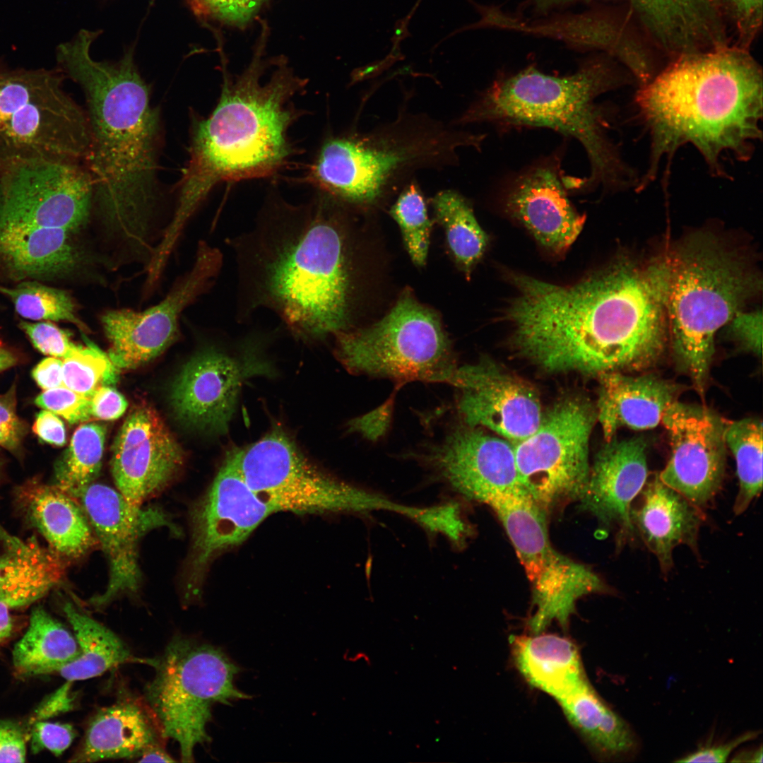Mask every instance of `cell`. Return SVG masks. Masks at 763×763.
<instances>
[{
	"mask_svg": "<svg viewBox=\"0 0 763 763\" xmlns=\"http://www.w3.org/2000/svg\"><path fill=\"white\" fill-rule=\"evenodd\" d=\"M430 203L437 220L444 229L454 259L466 276H470L488 244V237L478 223L471 203L453 189L437 192Z\"/></svg>",
	"mask_w": 763,
	"mask_h": 763,
	"instance_id": "8d00e7d4",
	"label": "cell"
},
{
	"mask_svg": "<svg viewBox=\"0 0 763 763\" xmlns=\"http://www.w3.org/2000/svg\"><path fill=\"white\" fill-rule=\"evenodd\" d=\"M14 495L24 519L64 560H78L98 543L80 502L54 485L32 478Z\"/></svg>",
	"mask_w": 763,
	"mask_h": 763,
	"instance_id": "f1b7e54d",
	"label": "cell"
},
{
	"mask_svg": "<svg viewBox=\"0 0 763 763\" xmlns=\"http://www.w3.org/2000/svg\"><path fill=\"white\" fill-rule=\"evenodd\" d=\"M502 522L531 585L533 634L552 622L567 628L581 597L610 592L589 567L558 552L551 545L547 514L526 489L500 494L487 504Z\"/></svg>",
	"mask_w": 763,
	"mask_h": 763,
	"instance_id": "4fadbf2b",
	"label": "cell"
},
{
	"mask_svg": "<svg viewBox=\"0 0 763 763\" xmlns=\"http://www.w3.org/2000/svg\"><path fill=\"white\" fill-rule=\"evenodd\" d=\"M63 229L0 225V267L17 280L69 277L93 259Z\"/></svg>",
	"mask_w": 763,
	"mask_h": 763,
	"instance_id": "4316f807",
	"label": "cell"
},
{
	"mask_svg": "<svg viewBox=\"0 0 763 763\" xmlns=\"http://www.w3.org/2000/svg\"><path fill=\"white\" fill-rule=\"evenodd\" d=\"M730 333L746 350L762 355V313L738 311L729 321Z\"/></svg>",
	"mask_w": 763,
	"mask_h": 763,
	"instance_id": "681fc988",
	"label": "cell"
},
{
	"mask_svg": "<svg viewBox=\"0 0 763 763\" xmlns=\"http://www.w3.org/2000/svg\"><path fill=\"white\" fill-rule=\"evenodd\" d=\"M596 418L588 403L567 398L543 414L531 434L511 442L522 483L547 515L581 497L589 476L588 444Z\"/></svg>",
	"mask_w": 763,
	"mask_h": 763,
	"instance_id": "5bb4252c",
	"label": "cell"
},
{
	"mask_svg": "<svg viewBox=\"0 0 763 763\" xmlns=\"http://www.w3.org/2000/svg\"><path fill=\"white\" fill-rule=\"evenodd\" d=\"M261 42L249 66L224 80L218 104L203 119H194L189 158L179 181L171 222L161 239L175 247L190 218L217 184L267 177L283 168L293 153L290 125L299 115L292 98L306 81L281 61L264 81Z\"/></svg>",
	"mask_w": 763,
	"mask_h": 763,
	"instance_id": "5b68a950",
	"label": "cell"
},
{
	"mask_svg": "<svg viewBox=\"0 0 763 763\" xmlns=\"http://www.w3.org/2000/svg\"><path fill=\"white\" fill-rule=\"evenodd\" d=\"M165 738L148 704L124 698L100 709L93 716L69 762L139 757L150 747L163 746Z\"/></svg>",
	"mask_w": 763,
	"mask_h": 763,
	"instance_id": "f546056e",
	"label": "cell"
},
{
	"mask_svg": "<svg viewBox=\"0 0 763 763\" xmlns=\"http://www.w3.org/2000/svg\"><path fill=\"white\" fill-rule=\"evenodd\" d=\"M62 73L13 69L0 61V164L85 159L90 146L87 115L64 90Z\"/></svg>",
	"mask_w": 763,
	"mask_h": 763,
	"instance_id": "30bf717a",
	"label": "cell"
},
{
	"mask_svg": "<svg viewBox=\"0 0 763 763\" xmlns=\"http://www.w3.org/2000/svg\"><path fill=\"white\" fill-rule=\"evenodd\" d=\"M244 374L243 367L227 353L211 348L201 350L186 364L173 385L175 414L191 427L225 433Z\"/></svg>",
	"mask_w": 763,
	"mask_h": 763,
	"instance_id": "d4e9b609",
	"label": "cell"
},
{
	"mask_svg": "<svg viewBox=\"0 0 763 763\" xmlns=\"http://www.w3.org/2000/svg\"><path fill=\"white\" fill-rule=\"evenodd\" d=\"M61 610L77 641L79 654L57 673L74 682L97 677L119 665L141 661L112 630L87 615L79 606L64 601Z\"/></svg>",
	"mask_w": 763,
	"mask_h": 763,
	"instance_id": "d590c367",
	"label": "cell"
},
{
	"mask_svg": "<svg viewBox=\"0 0 763 763\" xmlns=\"http://www.w3.org/2000/svg\"><path fill=\"white\" fill-rule=\"evenodd\" d=\"M452 385L460 390L459 409L468 426L485 427L516 442L531 434L542 420L536 392L492 362L459 367Z\"/></svg>",
	"mask_w": 763,
	"mask_h": 763,
	"instance_id": "7402d4cb",
	"label": "cell"
},
{
	"mask_svg": "<svg viewBox=\"0 0 763 763\" xmlns=\"http://www.w3.org/2000/svg\"><path fill=\"white\" fill-rule=\"evenodd\" d=\"M182 449L158 413L134 407L112 445L111 469L118 491L134 507L163 490L184 464Z\"/></svg>",
	"mask_w": 763,
	"mask_h": 763,
	"instance_id": "44dd1931",
	"label": "cell"
},
{
	"mask_svg": "<svg viewBox=\"0 0 763 763\" xmlns=\"http://www.w3.org/2000/svg\"><path fill=\"white\" fill-rule=\"evenodd\" d=\"M470 533H471V531H470ZM469 534H470V533H469ZM468 536H469V535H468ZM468 537H467V538H468ZM464 542H465V541H464ZM464 542H463V543L462 544H461V545H463V544L464 543Z\"/></svg>",
	"mask_w": 763,
	"mask_h": 763,
	"instance_id": "be15d7a7",
	"label": "cell"
},
{
	"mask_svg": "<svg viewBox=\"0 0 763 763\" xmlns=\"http://www.w3.org/2000/svg\"><path fill=\"white\" fill-rule=\"evenodd\" d=\"M90 401L92 418L103 420L120 418L128 406L124 396L108 385L97 388L90 396Z\"/></svg>",
	"mask_w": 763,
	"mask_h": 763,
	"instance_id": "f5cc1de1",
	"label": "cell"
},
{
	"mask_svg": "<svg viewBox=\"0 0 763 763\" xmlns=\"http://www.w3.org/2000/svg\"><path fill=\"white\" fill-rule=\"evenodd\" d=\"M16 384L0 395V446L15 455L21 452L28 425L16 411Z\"/></svg>",
	"mask_w": 763,
	"mask_h": 763,
	"instance_id": "7dc6e473",
	"label": "cell"
},
{
	"mask_svg": "<svg viewBox=\"0 0 763 763\" xmlns=\"http://www.w3.org/2000/svg\"><path fill=\"white\" fill-rule=\"evenodd\" d=\"M617 62L605 53L564 76L528 67L495 81L451 123L552 129L579 141L590 163L588 177L564 176L567 190L598 186L613 189L637 187L639 177L610 138L609 112L597 102L601 95L634 79Z\"/></svg>",
	"mask_w": 763,
	"mask_h": 763,
	"instance_id": "8992f818",
	"label": "cell"
},
{
	"mask_svg": "<svg viewBox=\"0 0 763 763\" xmlns=\"http://www.w3.org/2000/svg\"><path fill=\"white\" fill-rule=\"evenodd\" d=\"M421 188L414 177L401 190L389 213L399 225L408 252L419 266L428 253L431 222Z\"/></svg>",
	"mask_w": 763,
	"mask_h": 763,
	"instance_id": "60d3db41",
	"label": "cell"
},
{
	"mask_svg": "<svg viewBox=\"0 0 763 763\" xmlns=\"http://www.w3.org/2000/svg\"><path fill=\"white\" fill-rule=\"evenodd\" d=\"M726 16L735 29V45L748 49L762 23V0H723Z\"/></svg>",
	"mask_w": 763,
	"mask_h": 763,
	"instance_id": "bcb514c9",
	"label": "cell"
},
{
	"mask_svg": "<svg viewBox=\"0 0 763 763\" xmlns=\"http://www.w3.org/2000/svg\"><path fill=\"white\" fill-rule=\"evenodd\" d=\"M667 259L619 260L571 285L521 273L504 317L520 353L549 372L645 369L667 339Z\"/></svg>",
	"mask_w": 763,
	"mask_h": 763,
	"instance_id": "6da1fadb",
	"label": "cell"
},
{
	"mask_svg": "<svg viewBox=\"0 0 763 763\" xmlns=\"http://www.w3.org/2000/svg\"><path fill=\"white\" fill-rule=\"evenodd\" d=\"M78 654L75 636L37 606L31 613L26 632L13 648V673L20 679L57 673Z\"/></svg>",
	"mask_w": 763,
	"mask_h": 763,
	"instance_id": "e575fe53",
	"label": "cell"
},
{
	"mask_svg": "<svg viewBox=\"0 0 763 763\" xmlns=\"http://www.w3.org/2000/svg\"><path fill=\"white\" fill-rule=\"evenodd\" d=\"M33 432L47 444L62 446L66 442V429L62 420L54 413L43 409L37 415L32 425Z\"/></svg>",
	"mask_w": 763,
	"mask_h": 763,
	"instance_id": "9f6ffc18",
	"label": "cell"
},
{
	"mask_svg": "<svg viewBox=\"0 0 763 763\" xmlns=\"http://www.w3.org/2000/svg\"><path fill=\"white\" fill-rule=\"evenodd\" d=\"M335 336V355L352 374L452 384L459 367L439 317L408 292L373 325Z\"/></svg>",
	"mask_w": 763,
	"mask_h": 763,
	"instance_id": "7c38bea8",
	"label": "cell"
},
{
	"mask_svg": "<svg viewBox=\"0 0 763 763\" xmlns=\"http://www.w3.org/2000/svg\"><path fill=\"white\" fill-rule=\"evenodd\" d=\"M337 201L321 193L285 204L235 242L249 311H274L297 336L320 339L348 330L351 276Z\"/></svg>",
	"mask_w": 763,
	"mask_h": 763,
	"instance_id": "277c9868",
	"label": "cell"
},
{
	"mask_svg": "<svg viewBox=\"0 0 763 763\" xmlns=\"http://www.w3.org/2000/svg\"><path fill=\"white\" fill-rule=\"evenodd\" d=\"M502 27L605 51L628 70L638 87L648 83L661 69L655 48L630 17L596 11L523 21L507 16Z\"/></svg>",
	"mask_w": 763,
	"mask_h": 763,
	"instance_id": "cb8c5ba5",
	"label": "cell"
},
{
	"mask_svg": "<svg viewBox=\"0 0 763 763\" xmlns=\"http://www.w3.org/2000/svg\"><path fill=\"white\" fill-rule=\"evenodd\" d=\"M78 499L109 562L106 588L89 600L91 606L102 609L119 596L137 591L138 540L150 529L169 523L158 509L134 507L118 490L104 484H90Z\"/></svg>",
	"mask_w": 763,
	"mask_h": 763,
	"instance_id": "ffe728a7",
	"label": "cell"
},
{
	"mask_svg": "<svg viewBox=\"0 0 763 763\" xmlns=\"http://www.w3.org/2000/svg\"><path fill=\"white\" fill-rule=\"evenodd\" d=\"M661 422L671 451L658 476L702 510L715 498L723 480L728 422L706 407L678 401L666 410Z\"/></svg>",
	"mask_w": 763,
	"mask_h": 763,
	"instance_id": "ac0fdd59",
	"label": "cell"
},
{
	"mask_svg": "<svg viewBox=\"0 0 763 763\" xmlns=\"http://www.w3.org/2000/svg\"><path fill=\"white\" fill-rule=\"evenodd\" d=\"M117 372L108 355L90 342L63 360L64 386L88 398L100 386L113 384Z\"/></svg>",
	"mask_w": 763,
	"mask_h": 763,
	"instance_id": "b9f144b4",
	"label": "cell"
},
{
	"mask_svg": "<svg viewBox=\"0 0 763 763\" xmlns=\"http://www.w3.org/2000/svg\"><path fill=\"white\" fill-rule=\"evenodd\" d=\"M100 32L80 30L57 47V59L86 101L90 146L85 160L93 208L107 235L142 252L149 249L158 201L160 112L132 50L113 63L90 57V45Z\"/></svg>",
	"mask_w": 763,
	"mask_h": 763,
	"instance_id": "7a4b0ae2",
	"label": "cell"
},
{
	"mask_svg": "<svg viewBox=\"0 0 763 763\" xmlns=\"http://www.w3.org/2000/svg\"><path fill=\"white\" fill-rule=\"evenodd\" d=\"M150 664L155 674L146 689L148 704L164 736L178 743L182 762H192L195 747L211 742L213 706L250 698L235 684L241 669L220 648L182 636Z\"/></svg>",
	"mask_w": 763,
	"mask_h": 763,
	"instance_id": "9c48e42d",
	"label": "cell"
},
{
	"mask_svg": "<svg viewBox=\"0 0 763 763\" xmlns=\"http://www.w3.org/2000/svg\"><path fill=\"white\" fill-rule=\"evenodd\" d=\"M429 509H430V508H429ZM429 512H430V510H429ZM427 516H428V515H427ZM426 520H427V519H426ZM425 522H424V523H425ZM424 523H423V524H424ZM420 526H421V525H420Z\"/></svg>",
	"mask_w": 763,
	"mask_h": 763,
	"instance_id": "e7e4bbea",
	"label": "cell"
},
{
	"mask_svg": "<svg viewBox=\"0 0 763 763\" xmlns=\"http://www.w3.org/2000/svg\"><path fill=\"white\" fill-rule=\"evenodd\" d=\"M557 702L567 721L598 759H627L639 751L634 731L601 699L588 680Z\"/></svg>",
	"mask_w": 763,
	"mask_h": 763,
	"instance_id": "836d02e7",
	"label": "cell"
},
{
	"mask_svg": "<svg viewBox=\"0 0 763 763\" xmlns=\"http://www.w3.org/2000/svg\"><path fill=\"white\" fill-rule=\"evenodd\" d=\"M641 493L640 504L631 511L632 521L645 545L657 558L662 572L667 574L673 567V552L677 546L687 545L698 554L703 514L664 484L658 474L646 483Z\"/></svg>",
	"mask_w": 763,
	"mask_h": 763,
	"instance_id": "83f0119b",
	"label": "cell"
},
{
	"mask_svg": "<svg viewBox=\"0 0 763 763\" xmlns=\"http://www.w3.org/2000/svg\"><path fill=\"white\" fill-rule=\"evenodd\" d=\"M105 434L106 427L95 422L82 424L76 429L55 465V486L78 499L99 475Z\"/></svg>",
	"mask_w": 763,
	"mask_h": 763,
	"instance_id": "74e56055",
	"label": "cell"
},
{
	"mask_svg": "<svg viewBox=\"0 0 763 763\" xmlns=\"http://www.w3.org/2000/svg\"><path fill=\"white\" fill-rule=\"evenodd\" d=\"M10 609L0 601V650L14 632L15 622Z\"/></svg>",
	"mask_w": 763,
	"mask_h": 763,
	"instance_id": "680465c9",
	"label": "cell"
},
{
	"mask_svg": "<svg viewBox=\"0 0 763 763\" xmlns=\"http://www.w3.org/2000/svg\"><path fill=\"white\" fill-rule=\"evenodd\" d=\"M509 640L520 674L556 701L588 681L579 650L570 639L540 632L511 635Z\"/></svg>",
	"mask_w": 763,
	"mask_h": 763,
	"instance_id": "1f68e13d",
	"label": "cell"
},
{
	"mask_svg": "<svg viewBox=\"0 0 763 763\" xmlns=\"http://www.w3.org/2000/svg\"><path fill=\"white\" fill-rule=\"evenodd\" d=\"M394 406L393 397L373 410L351 420L348 430L362 434L365 438L376 441L388 430Z\"/></svg>",
	"mask_w": 763,
	"mask_h": 763,
	"instance_id": "816d5d0a",
	"label": "cell"
},
{
	"mask_svg": "<svg viewBox=\"0 0 763 763\" xmlns=\"http://www.w3.org/2000/svg\"><path fill=\"white\" fill-rule=\"evenodd\" d=\"M35 404L63 417L71 424L87 422L92 418L90 398L62 386L39 394Z\"/></svg>",
	"mask_w": 763,
	"mask_h": 763,
	"instance_id": "f6af8a7d",
	"label": "cell"
},
{
	"mask_svg": "<svg viewBox=\"0 0 763 763\" xmlns=\"http://www.w3.org/2000/svg\"><path fill=\"white\" fill-rule=\"evenodd\" d=\"M637 116L650 136L646 172L637 189L657 177L683 145L694 146L712 176L728 178L723 160L752 158L762 138V71L748 49L736 45L679 57L634 96Z\"/></svg>",
	"mask_w": 763,
	"mask_h": 763,
	"instance_id": "3957f363",
	"label": "cell"
},
{
	"mask_svg": "<svg viewBox=\"0 0 763 763\" xmlns=\"http://www.w3.org/2000/svg\"><path fill=\"white\" fill-rule=\"evenodd\" d=\"M0 293L8 298L16 312L32 321L70 322L84 331L88 326L80 319L76 305L68 292L35 280H25L13 287L0 285Z\"/></svg>",
	"mask_w": 763,
	"mask_h": 763,
	"instance_id": "ab89813d",
	"label": "cell"
},
{
	"mask_svg": "<svg viewBox=\"0 0 763 763\" xmlns=\"http://www.w3.org/2000/svg\"><path fill=\"white\" fill-rule=\"evenodd\" d=\"M76 736V732L70 724L40 721L30 729L31 749L33 753L47 749L59 756Z\"/></svg>",
	"mask_w": 763,
	"mask_h": 763,
	"instance_id": "c3c4849f",
	"label": "cell"
},
{
	"mask_svg": "<svg viewBox=\"0 0 763 763\" xmlns=\"http://www.w3.org/2000/svg\"><path fill=\"white\" fill-rule=\"evenodd\" d=\"M228 454L248 486L274 513L357 514L382 510L407 517L413 511L411 506L325 473L278 427L259 441Z\"/></svg>",
	"mask_w": 763,
	"mask_h": 763,
	"instance_id": "8fae6325",
	"label": "cell"
},
{
	"mask_svg": "<svg viewBox=\"0 0 763 763\" xmlns=\"http://www.w3.org/2000/svg\"><path fill=\"white\" fill-rule=\"evenodd\" d=\"M30 732L11 721H0V762H24Z\"/></svg>",
	"mask_w": 763,
	"mask_h": 763,
	"instance_id": "f907efd6",
	"label": "cell"
},
{
	"mask_svg": "<svg viewBox=\"0 0 763 763\" xmlns=\"http://www.w3.org/2000/svg\"><path fill=\"white\" fill-rule=\"evenodd\" d=\"M265 0H189L199 16L243 27L257 13Z\"/></svg>",
	"mask_w": 763,
	"mask_h": 763,
	"instance_id": "ee69618b",
	"label": "cell"
},
{
	"mask_svg": "<svg viewBox=\"0 0 763 763\" xmlns=\"http://www.w3.org/2000/svg\"><path fill=\"white\" fill-rule=\"evenodd\" d=\"M273 514L227 454L210 487L191 509V546L183 576L184 600L199 598L213 561L242 543Z\"/></svg>",
	"mask_w": 763,
	"mask_h": 763,
	"instance_id": "2e32d148",
	"label": "cell"
},
{
	"mask_svg": "<svg viewBox=\"0 0 763 763\" xmlns=\"http://www.w3.org/2000/svg\"><path fill=\"white\" fill-rule=\"evenodd\" d=\"M454 126L401 108L395 119L371 129L329 137L303 181L338 202L375 206L400 192L418 170L457 165L459 148L480 150L485 134Z\"/></svg>",
	"mask_w": 763,
	"mask_h": 763,
	"instance_id": "52a82bcc",
	"label": "cell"
},
{
	"mask_svg": "<svg viewBox=\"0 0 763 763\" xmlns=\"http://www.w3.org/2000/svg\"><path fill=\"white\" fill-rule=\"evenodd\" d=\"M422 457L441 480L470 500L487 504L498 495L526 489L511 442L480 427L451 430Z\"/></svg>",
	"mask_w": 763,
	"mask_h": 763,
	"instance_id": "d6986e66",
	"label": "cell"
},
{
	"mask_svg": "<svg viewBox=\"0 0 763 763\" xmlns=\"http://www.w3.org/2000/svg\"><path fill=\"white\" fill-rule=\"evenodd\" d=\"M731 761L738 762H762V746L756 750L742 752L738 754Z\"/></svg>",
	"mask_w": 763,
	"mask_h": 763,
	"instance_id": "6125c7cd",
	"label": "cell"
},
{
	"mask_svg": "<svg viewBox=\"0 0 763 763\" xmlns=\"http://www.w3.org/2000/svg\"><path fill=\"white\" fill-rule=\"evenodd\" d=\"M5 550L0 555V601L11 609L36 602L61 582L65 560L35 538L23 541L0 526Z\"/></svg>",
	"mask_w": 763,
	"mask_h": 763,
	"instance_id": "d6a6232c",
	"label": "cell"
},
{
	"mask_svg": "<svg viewBox=\"0 0 763 763\" xmlns=\"http://www.w3.org/2000/svg\"><path fill=\"white\" fill-rule=\"evenodd\" d=\"M558 159H547L511 177L504 193L507 212L545 249L560 254L580 234L585 217L567 196Z\"/></svg>",
	"mask_w": 763,
	"mask_h": 763,
	"instance_id": "603a6c76",
	"label": "cell"
},
{
	"mask_svg": "<svg viewBox=\"0 0 763 763\" xmlns=\"http://www.w3.org/2000/svg\"><path fill=\"white\" fill-rule=\"evenodd\" d=\"M222 255L205 242L195 261L158 304L137 312L109 310L101 323L110 347L108 357L119 369L142 366L160 355L175 340L182 312L209 288L221 267Z\"/></svg>",
	"mask_w": 763,
	"mask_h": 763,
	"instance_id": "e0dca14e",
	"label": "cell"
},
{
	"mask_svg": "<svg viewBox=\"0 0 763 763\" xmlns=\"http://www.w3.org/2000/svg\"><path fill=\"white\" fill-rule=\"evenodd\" d=\"M762 422L744 418L728 422L725 439L736 463L739 490L733 511L740 515L747 510L762 490Z\"/></svg>",
	"mask_w": 763,
	"mask_h": 763,
	"instance_id": "f35d334b",
	"label": "cell"
},
{
	"mask_svg": "<svg viewBox=\"0 0 763 763\" xmlns=\"http://www.w3.org/2000/svg\"><path fill=\"white\" fill-rule=\"evenodd\" d=\"M17 362L16 355L0 339V373L13 367Z\"/></svg>",
	"mask_w": 763,
	"mask_h": 763,
	"instance_id": "94428289",
	"label": "cell"
},
{
	"mask_svg": "<svg viewBox=\"0 0 763 763\" xmlns=\"http://www.w3.org/2000/svg\"><path fill=\"white\" fill-rule=\"evenodd\" d=\"M71 685L72 682L66 681L37 707L28 722L30 730L37 721H45L73 709L74 697L71 693Z\"/></svg>",
	"mask_w": 763,
	"mask_h": 763,
	"instance_id": "11a10c76",
	"label": "cell"
},
{
	"mask_svg": "<svg viewBox=\"0 0 763 763\" xmlns=\"http://www.w3.org/2000/svg\"><path fill=\"white\" fill-rule=\"evenodd\" d=\"M598 377L596 418L607 442L620 427L640 430L656 427L682 391L677 384L651 374L629 376L613 371Z\"/></svg>",
	"mask_w": 763,
	"mask_h": 763,
	"instance_id": "4dcf8cb0",
	"label": "cell"
},
{
	"mask_svg": "<svg viewBox=\"0 0 763 763\" xmlns=\"http://www.w3.org/2000/svg\"><path fill=\"white\" fill-rule=\"evenodd\" d=\"M93 198L90 174L78 162L34 159L0 164V225L74 233L88 223Z\"/></svg>",
	"mask_w": 763,
	"mask_h": 763,
	"instance_id": "9a60e30c",
	"label": "cell"
},
{
	"mask_svg": "<svg viewBox=\"0 0 763 763\" xmlns=\"http://www.w3.org/2000/svg\"><path fill=\"white\" fill-rule=\"evenodd\" d=\"M139 762H174L175 760L164 750L163 746L148 749L140 757Z\"/></svg>",
	"mask_w": 763,
	"mask_h": 763,
	"instance_id": "91938a15",
	"label": "cell"
},
{
	"mask_svg": "<svg viewBox=\"0 0 763 763\" xmlns=\"http://www.w3.org/2000/svg\"><path fill=\"white\" fill-rule=\"evenodd\" d=\"M32 376L44 391L64 386L63 360L54 357L45 358L34 367Z\"/></svg>",
	"mask_w": 763,
	"mask_h": 763,
	"instance_id": "6f0895ef",
	"label": "cell"
},
{
	"mask_svg": "<svg viewBox=\"0 0 763 763\" xmlns=\"http://www.w3.org/2000/svg\"><path fill=\"white\" fill-rule=\"evenodd\" d=\"M758 731H747L735 738L721 743L701 747L676 760L677 762H725L740 745L756 738Z\"/></svg>",
	"mask_w": 763,
	"mask_h": 763,
	"instance_id": "db71d44e",
	"label": "cell"
},
{
	"mask_svg": "<svg viewBox=\"0 0 763 763\" xmlns=\"http://www.w3.org/2000/svg\"><path fill=\"white\" fill-rule=\"evenodd\" d=\"M668 325L678 365L702 396L714 336L761 288L755 273L714 237H692L667 257Z\"/></svg>",
	"mask_w": 763,
	"mask_h": 763,
	"instance_id": "ba28073f",
	"label": "cell"
},
{
	"mask_svg": "<svg viewBox=\"0 0 763 763\" xmlns=\"http://www.w3.org/2000/svg\"><path fill=\"white\" fill-rule=\"evenodd\" d=\"M19 327L28 336L33 346L48 356L64 360L83 347L73 342L68 331L52 321H20Z\"/></svg>",
	"mask_w": 763,
	"mask_h": 763,
	"instance_id": "7bdbcfd3",
	"label": "cell"
},
{
	"mask_svg": "<svg viewBox=\"0 0 763 763\" xmlns=\"http://www.w3.org/2000/svg\"><path fill=\"white\" fill-rule=\"evenodd\" d=\"M607 442L590 467L587 485L579 501L582 509L602 524L617 526L623 540L634 531L632 502L647 480V445L639 437Z\"/></svg>",
	"mask_w": 763,
	"mask_h": 763,
	"instance_id": "484cf974",
	"label": "cell"
}]
</instances>
